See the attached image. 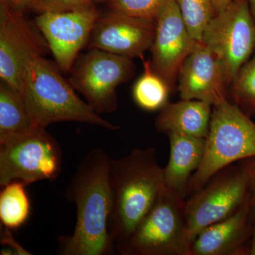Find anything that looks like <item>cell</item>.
I'll return each mask as SVG.
<instances>
[{"label": "cell", "instance_id": "3", "mask_svg": "<svg viewBox=\"0 0 255 255\" xmlns=\"http://www.w3.org/2000/svg\"><path fill=\"white\" fill-rule=\"evenodd\" d=\"M75 90L43 55L32 57L25 65L21 95L38 127L46 128L59 122H80L114 131L120 129L102 118Z\"/></svg>", "mask_w": 255, "mask_h": 255}, {"label": "cell", "instance_id": "12", "mask_svg": "<svg viewBox=\"0 0 255 255\" xmlns=\"http://www.w3.org/2000/svg\"><path fill=\"white\" fill-rule=\"evenodd\" d=\"M189 33L175 0H169L156 19L151 46L152 68L173 91L183 63L197 47Z\"/></svg>", "mask_w": 255, "mask_h": 255}, {"label": "cell", "instance_id": "18", "mask_svg": "<svg viewBox=\"0 0 255 255\" xmlns=\"http://www.w3.org/2000/svg\"><path fill=\"white\" fill-rule=\"evenodd\" d=\"M39 127L14 87L0 83V144L12 141L31 133Z\"/></svg>", "mask_w": 255, "mask_h": 255}, {"label": "cell", "instance_id": "29", "mask_svg": "<svg viewBox=\"0 0 255 255\" xmlns=\"http://www.w3.org/2000/svg\"><path fill=\"white\" fill-rule=\"evenodd\" d=\"M250 255H255V219L253 221L251 240H250Z\"/></svg>", "mask_w": 255, "mask_h": 255}, {"label": "cell", "instance_id": "14", "mask_svg": "<svg viewBox=\"0 0 255 255\" xmlns=\"http://www.w3.org/2000/svg\"><path fill=\"white\" fill-rule=\"evenodd\" d=\"M178 81L182 100L202 101L212 107L229 100L230 87L222 65L202 42L183 63Z\"/></svg>", "mask_w": 255, "mask_h": 255}, {"label": "cell", "instance_id": "24", "mask_svg": "<svg viewBox=\"0 0 255 255\" xmlns=\"http://www.w3.org/2000/svg\"><path fill=\"white\" fill-rule=\"evenodd\" d=\"M89 4V0H34L29 6L38 14L70 11Z\"/></svg>", "mask_w": 255, "mask_h": 255}, {"label": "cell", "instance_id": "22", "mask_svg": "<svg viewBox=\"0 0 255 255\" xmlns=\"http://www.w3.org/2000/svg\"><path fill=\"white\" fill-rule=\"evenodd\" d=\"M191 36L201 42L206 26L214 17L212 0H175Z\"/></svg>", "mask_w": 255, "mask_h": 255}, {"label": "cell", "instance_id": "17", "mask_svg": "<svg viewBox=\"0 0 255 255\" xmlns=\"http://www.w3.org/2000/svg\"><path fill=\"white\" fill-rule=\"evenodd\" d=\"M212 115V106L199 100H182L169 103L155 120L157 131L206 138Z\"/></svg>", "mask_w": 255, "mask_h": 255}, {"label": "cell", "instance_id": "4", "mask_svg": "<svg viewBox=\"0 0 255 255\" xmlns=\"http://www.w3.org/2000/svg\"><path fill=\"white\" fill-rule=\"evenodd\" d=\"M213 108L204 159L189 181L188 197L223 169L255 157V123L251 117L230 100Z\"/></svg>", "mask_w": 255, "mask_h": 255}, {"label": "cell", "instance_id": "28", "mask_svg": "<svg viewBox=\"0 0 255 255\" xmlns=\"http://www.w3.org/2000/svg\"><path fill=\"white\" fill-rule=\"evenodd\" d=\"M13 7L23 10L25 7H29L34 0H6Z\"/></svg>", "mask_w": 255, "mask_h": 255}, {"label": "cell", "instance_id": "15", "mask_svg": "<svg viewBox=\"0 0 255 255\" xmlns=\"http://www.w3.org/2000/svg\"><path fill=\"white\" fill-rule=\"evenodd\" d=\"M251 197L226 219L208 226L191 243V255H250Z\"/></svg>", "mask_w": 255, "mask_h": 255}, {"label": "cell", "instance_id": "16", "mask_svg": "<svg viewBox=\"0 0 255 255\" xmlns=\"http://www.w3.org/2000/svg\"><path fill=\"white\" fill-rule=\"evenodd\" d=\"M167 136L170 154L163 167L166 187L186 200L191 177L202 163L206 140L179 133H169Z\"/></svg>", "mask_w": 255, "mask_h": 255}, {"label": "cell", "instance_id": "10", "mask_svg": "<svg viewBox=\"0 0 255 255\" xmlns=\"http://www.w3.org/2000/svg\"><path fill=\"white\" fill-rule=\"evenodd\" d=\"M37 29L22 10L0 0V78L21 94L25 65L35 55H46L49 48Z\"/></svg>", "mask_w": 255, "mask_h": 255}, {"label": "cell", "instance_id": "9", "mask_svg": "<svg viewBox=\"0 0 255 255\" xmlns=\"http://www.w3.org/2000/svg\"><path fill=\"white\" fill-rule=\"evenodd\" d=\"M222 65L229 87L255 51V20L248 0H233L206 26L201 41Z\"/></svg>", "mask_w": 255, "mask_h": 255}, {"label": "cell", "instance_id": "11", "mask_svg": "<svg viewBox=\"0 0 255 255\" xmlns=\"http://www.w3.org/2000/svg\"><path fill=\"white\" fill-rule=\"evenodd\" d=\"M99 16L93 4H89L70 11L41 13L35 18L60 70L70 72Z\"/></svg>", "mask_w": 255, "mask_h": 255}, {"label": "cell", "instance_id": "20", "mask_svg": "<svg viewBox=\"0 0 255 255\" xmlns=\"http://www.w3.org/2000/svg\"><path fill=\"white\" fill-rule=\"evenodd\" d=\"M26 184L14 181L5 184L0 192V221L1 226L11 230L18 229L27 221L31 202Z\"/></svg>", "mask_w": 255, "mask_h": 255}, {"label": "cell", "instance_id": "26", "mask_svg": "<svg viewBox=\"0 0 255 255\" xmlns=\"http://www.w3.org/2000/svg\"><path fill=\"white\" fill-rule=\"evenodd\" d=\"M238 164L244 169L251 192V206L253 221L255 219V157L240 161Z\"/></svg>", "mask_w": 255, "mask_h": 255}, {"label": "cell", "instance_id": "2", "mask_svg": "<svg viewBox=\"0 0 255 255\" xmlns=\"http://www.w3.org/2000/svg\"><path fill=\"white\" fill-rule=\"evenodd\" d=\"M109 182V234L117 252L165 190L156 149H132L124 157L112 159Z\"/></svg>", "mask_w": 255, "mask_h": 255}, {"label": "cell", "instance_id": "5", "mask_svg": "<svg viewBox=\"0 0 255 255\" xmlns=\"http://www.w3.org/2000/svg\"><path fill=\"white\" fill-rule=\"evenodd\" d=\"M121 255H191L185 219V200L166 187L128 241Z\"/></svg>", "mask_w": 255, "mask_h": 255}, {"label": "cell", "instance_id": "7", "mask_svg": "<svg viewBox=\"0 0 255 255\" xmlns=\"http://www.w3.org/2000/svg\"><path fill=\"white\" fill-rule=\"evenodd\" d=\"M60 144L44 128L0 144V187L18 181L28 185L56 180L62 172Z\"/></svg>", "mask_w": 255, "mask_h": 255}, {"label": "cell", "instance_id": "31", "mask_svg": "<svg viewBox=\"0 0 255 255\" xmlns=\"http://www.w3.org/2000/svg\"><path fill=\"white\" fill-rule=\"evenodd\" d=\"M105 1V0H89V1H90V3H93L95 2H101V1Z\"/></svg>", "mask_w": 255, "mask_h": 255}, {"label": "cell", "instance_id": "6", "mask_svg": "<svg viewBox=\"0 0 255 255\" xmlns=\"http://www.w3.org/2000/svg\"><path fill=\"white\" fill-rule=\"evenodd\" d=\"M251 197L249 183L241 165L223 169L200 190L185 200V219L189 243L208 226L235 214Z\"/></svg>", "mask_w": 255, "mask_h": 255}, {"label": "cell", "instance_id": "30", "mask_svg": "<svg viewBox=\"0 0 255 255\" xmlns=\"http://www.w3.org/2000/svg\"><path fill=\"white\" fill-rule=\"evenodd\" d=\"M248 1H249L250 6H251L252 14L255 20V0H248Z\"/></svg>", "mask_w": 255, "mask_h": 255}, {"label": "cell", "instance_id": "8", "mask_svg": "<svg viewBox=\"0 0 255 255\" xmlns=\"http://www.w3.org/2000/svg\"><path fill=\"white\" fill-rule=\"evenodd\" d=\"M134 74L131 58L92 48L79 55L69 82L96 112L111 114L118 109L117 87L128 82Z\"/></svg>", "mask_w": 255, "mask_h": 255}, {"label": "cell", "instance_id": "13", "mask_svg": "<svg viewBox=\"0 0 255 255\" xmlns=\"http://www.w3.org/2000/svg\"><path fill=\"white\" fill-rule=\"evenodd\" d=\"M155 20L110 11L100 16L90 36V47L129 58L143 59L155 38Z\"/></svg>", "mask_w": 255, "mask_h": 255}, {"label": "cell", "instance_id": "21", "mask_svg": "<svg viewBox=\"0 0 255 255\" xmlns=\"http://www.w3.org/2000/svg\"><path fill=\"white\" fill-rule=\"evenodd\" d=\"M229 98L248 117H255V51L231 83Z\"/></svg>", "mask_w": 255, "mask_h": 255}, {"label": "cell", "instance_id": "27", "mask_svg": "<svg viewBox=\"0 0 255 255\" xmlns=\"http://www.w3.org/2000/svg\"><path fill=\"white\" fill-rule=\"evenodd\" d=\"M233 0H212L215 16L226 9L233 2Z\"/></svg>", "mask_w": 255, "mask_h": 255}, {"label": "cell", "instance_id": "1", "mask_svg": "<svg viewBox=\"0 0 255 255\" xmlns=\"http://www.w3.org/2000/svg\"><path fill=\"white\" fill-rule=\"evenodd\" d=\"M111 161L105 149L97 147L87 152L75 169L65 196L69 202L76 206V223L72 236L58 238V255H110L116 253L108 230Z\"/></svg>", "mask_w": 255, "mask_h": 255}, {"label": "cell", "instance_id": "23", "mask_svg": "<svg viewBox=\"0 0 255 255\" xmlns=\"http://www.w3.org/2000/svg\"><path fill=\"white\" fill-rule=\"evenodd\" d=\"M110 11L155 20L169 0H108Z\"/></svg>", "mask_w": 255, "mask_h": 255}, {"label": "cell", "instance_id": "25", "mask_svg": "<svg viewBox=\"0 0 255 255\" xmlns=\"http://www.w3.org/2000/svg\"><path fill=\"white\" fill-rule=\"evenodd\" d=\"M0 243L2 246H4L9 255H31V253L23 248L13 236L11 230L4 227L1 230V236H0Z\"/></svg>", "mask_w": 255, "mask_h": 255}, {"label": "cell", "instance_id": "19", "mask_svg": "<svg viewBox=\"0 0 255 255\" xmlns=\"http://www.w3.org/2000/svg\"><path fill=\"white\" fill-rule=\"evenodd\" d=\"M143 62L144 72L132 87V98L140 108L148 112L161 110L169 103L172 90L155 73L150 60Z\"/></svg>", "mask_w": 255, "mask_h": 255}]
</instances>
